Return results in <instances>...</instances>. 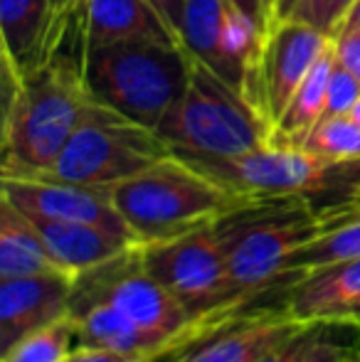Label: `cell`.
<instances>
[{"label": "cell", "mask_w": 360, "mask_h": 362, "mask_svg": "<svg viewBox=\"0 0 360 362\" xmlns=\"http://www.w3.org/2000/svg\"><path fill=\"white\" fill-rule=\"evenodd\" d=\"M341 362H356V355H351V358H346V360H341Z\"/></svg>", "instance_id": "836d02e7"}, {"label": "cell", "mask_w": 360, "mask_h": 362, "mask_svg": "<svg viewBox=\"0 0 360 362\" xmlns=\"http://www.w3.org/2000/svg\"><path fill=\"white\" fill-rule=\"evenodd\" d=\"M360 207V192L331 207H313L308 197H272L245 205L217 222L227 257L230 315H245L262 293L284 288V269L296 249Z\"/></svg>", "instance_id": "7a4b0ae2"}, {"label": "cell", "mask_w": 360, "mask_h": 362, "mask_svg": "<svg viewBox=\"0 0 360 362\" xmlns=\"http://www.w3.org/2000/svg\"><path fill=\"white\" fill-rule=\"evenodd\" d=\"M353 259H360V207L338 219L333 227L323 229L289 257L284 269V291L311 274L353 262Z\"/></svg>", "instance_id": "ffe728a7"}, {"label": "cell", "mask_w": 360, "mask_h": 362, "mask_svg": "<svg viewBox=\"0 0 360 362\" xmlns=\"http://www.w3.org/2000/svg\"><path fill=\"white\" fill-rule=\"evenodd\" d=\"M356 362H360V350H358V353H356Z\"/></svg>", "instance_id": "e575fe53"}, {"label": "cell", "mask_w": 360, "mask_h": 362, "mask_svg": "<svg viewBox=\"0 0 360 362\" xmlns=\"http://www.w3.org/2000/svg\"><path fill=\"white\" fill-rule=\"evenodd\" d=\"M3 197L28 215L96 224L139 242L116 210L109 187H89L52 177H3Z\"/></svg>", "instance_id": "7c38bea8"}, {"label": "cell", "mask_w": 360, "mask_h": 362, "mask_svg": "<svg viewBox=\"0 0 360 362\" xmlns=\"http://www.w3.org/2000/svg\"><path fill=\"white\" fill-rule=\"evenodd\" d=\"M333 64H336V42L331 40L323 54L316 59V64L311 67V72L306 74V79L301 81L296 94L291 96L281 119H279L277 131H274L277 144L301 148L303 139L321 121L323 109H326V91Z\"/></svg>", "instance_id": "44dd1931"}, {"label": "cell", "mask_w": 360, "mask_h": 362, "mask_svg": "<svg viewBox=\"0 0 360 362\" xmlns=\"http://www.w3.org/2000/svg\"><path fill=\"white\" fill-rule=\"evenodd\" d=\"M303 328L306 325L294 320L281 305L245 313L222 330L182 350L175 362H255Z\"/></svg>", "instance_id": "9a60e30c"}, {"label": "cell", "mask_w": 360, "mask_h": 362, "mask_svg": "<svg viewBox=\"0 0 360 362\" xmlns=\"http://www.w3.org/2000/svg\"><path fill=\"white\" fill-rule=\"evenodd\" d=\"M28 215V212H25ZM30 222L42 237L45 247L52 259L72 276H82L89 269H96L111 259L121 257L129 249L139 247L131 237L109 232L96 224L67 222V219H50L40 215H28Z\"/></svg>", "instance_id": "2e32d148"}, {"label": "cell", "mask_w": 360, "mask_h": 362, "mask_svg": "<svg viewBox=\"0 0 360 362\" xmlns=\"http://www.w3.org/2000/svg\"><path fill=\"white\" fill-rule=\"evenodd\" d=\"M37 274L67 272L52 259L30 217L3 197L0 200V281L37 276Z\"/></svg>", "instance_id": "d6986e66"}, {"label": "cell", "mask_w": 360, "mask_h": 362, "mask_svg": "<svg viewBox=\"0 0 360 362\" xmlns=\"http://www.w3.org/2000/svg\"><path fill=\"white\" fill-rule=\"evenodd\" d=\"M156 131L173 153L195 158H235L277 144L274 126L250 104L242 89L195 57L185 94Z\"/></svg>", "instance_id": "277c9868"}, {"label": "cell", "mask_w": 360, "mask_h": 362, "mask_svg": "<svg viewBox=\"0 0 360 362\" xmlns=\"http://www.w3.org/2000/svg\"><path fill=\"white\" fill-rule=\"evenodd\" d=\"M274 10H277V0H274Z\"/></svg>", "instance_id": "d590c367"}, {"label": "cell", "mask_w": 360, "mask_h": 362, "mask_svg": "<svg viewBox=\"0 0 360 362\" xmlns=\"http://www.w3.org/2000/svg\"><path fill=\"white\" fill-rule=\"evenodd\" d=\"M180 156V153H178ZM197 170L210 175L227 190L247 200H272V197H311L333 185L338 175L356 165H336L296 146L272 144L235 158H195ZM360 165V163H358Z\"/></svg>", "instance_id": "9c48e42d"}, {"label": "cell", "mask_w": 360, "mask_h": 362, "mask_svg": "<svg viewBox=\"0 0 360 362\" xmlns=\"http://www.w3.org/2000/svg\"><path fill=\"white\" fill-rule=\"evenodd\" d=\"M235 10H240L245 18H250L260 30L269 33L272 25L277 23V10L274 0H227Z\"/></svg>", "instance_id": "83f0119b"}, {"label": "cell", "mask_w": 360, "mask_h": 362, "mask_svg": "<svg viewBox=\"0 0 360 362\" xmlns=\"http://www.w3.org/2000/svg\"><path fill=\"white\" fill-rule=\"evenodd\" d=\"M170 153L158 131L91 99L77 131L45 177L111 190Z\"/></svg>", "instance_id": "52a82bcc"}, {"label": "cell", "mask_w": 360, "mask_h": 362, "mask_svg": "<svg viewBox=\"0 0 360 362\" xmlns=\"http://www.w3.org/2000/svg\"><path fill=\"white\" fill-rule=\"evenodd\" d=\"M343 28H360V0H356V5L351 8V13L346 15V20H343V25H341V30Z\"/></svg>", "instance_id": "1f68e13d"}, {"label": "cell", "mask_w": 360, "mask_h": 362, "mask_svg": "<svg viewBox=\"0 0 360 362\" xmlns=\"http://www.w3.org/2000/svg\"><path fill=\"white\" fill-rule=\"evenodd\" d=\"M360 350V328L351 325H306L301 333L255 362H341Z\"/></svg>", "instance_id": "7402d4cb"}, {"label": "cell", "mask_w": 360, "mask_h": 362, "mask_svg": "<svg viewBox=\"0 0 360 362\" xmlns=\"http://www.w3.org/2000/svg\"><path fill=\"white\" fill-rule=\"evenodd\" d=\"M91 99L82 54L57 49L25 76L3 62V177L47 175Z\"/></svg>", "instance_id": "6da1fadb"}, {"label": "cell", "mask_w": 360, "mask_h": 362, "mask_svg": "<svg viewBox=\"0 0 360 362\" xmlns=\"http://www.w3.org/2000/svg\"><path fill=\"white\" fill-rule=\"evenodd\" d=\"M360 96V81L353 72H348L336 57V64H333L331 79H328V91H326V109H323L321 119H328V116H343L353 109V104Z\"/></svg>", "instance_id": "484cf974"}, {"label": "cell", "mask_w": 360, "mask_h": 362, "mask_svg": "<svg viewBox=\"0 0 360 362\" xmlns=\"http://www.w3.org/2000/svg\"><path fill=\"white\" fill-rule=\"evenodd\" d=\"M267 33L227 0H185L182 47L242 89L247 64L257 57Z\"/></svg>", "instance_id": "8fae6325"}, {"label": "cell", "mask_w": 360, "mask_h": 362, "mask_svg": "<svg viewBox=\"0 0 360 362\" xmlns=\"http://www.w3.org/2000/svg\"><path fill=\"white\" fill-rule=\"evenodd\" d=\"M348 116H351V119L356 121V124L360 126V96H358V101H356V104H353V109L348 111Z\"/></svg>", "instance_id": "d6a6232c"}, {"label": "cell", "mask_w": 360, "mask_h": 362, "mask_svg": "<svg viewBox=\"0 0 360 362\" xmlns=\"http://www.w3.org/2000/svg\"><path fill=\"white\" fill-rule=\"evenodd\" d=\"M161 18L166 20L168 30L182 42V18H185V0H149Z\"/></svg>", "instance_id": "f1b7e54d"}, {"label": "cell", "mask_w": 360, "mask_h": 362, "mask_svg": "<svg viewBox=\"0 0 360 362\" xmlns=\"http://www.w3.org/2000/svg\"><path fill=\"white\" fill-rule=\"evenodd\" d=\"M353 5L356 0H298L291 18L321 30L328 37H336Z\"/></svg>", "instance_id": "d4e9b609"}, {"label": "cell", "mask_w": 360, "mask_h": 362, "mask_svg": "<svg viewBox=\"0 0 360 362\" xmlns=\"http://www.w3.org/2000/svg\"><path fill=\"white\" fill-rule=\"evenodd\" d=\"M74 348H77V325L67 313L64 318L25 335L8 350H3L0 362H64Z\"/></svg>", "instance_id": "603a6c76"}, {"label": "cell", "mask_w": 360, "mask_h": 362, "mask_svg": "<svg viewBox=\"0 0 360 362\" xmlns=\"http://www.w3.org/2000/svg\"><path fill=\"white\" fill-rule=\"evenodd\" d=\"M281 308L303 325L360 328V259L323 269L284 291Z\"/></svg>", "instance_id": "5bb4252c"}, {"label": "cell", "mask_w": 360, "mask_h": 362, "mask_svg": "<svg viewBox=\"0 0 360 362\" xmlns=\"http://www.w3.org/2000/svg\"><path fill=\"white\" fill-rule=\"evenodd\" d=\"M74 281L77 279L69 274L0 281V348L8 350L25 335L64 318L72 303Z\"/></svg>", "instance_id": "4fadbf2b"}, {"label": "cell", "mask_w": 360, "mask_h": 362, "mask_svg": "<svg viewBox=\"0 0 360 362\" xmlns=\"http://www.w3.org/2000/svg\"><path fill=\"white\" fill-rule=\"evenodd\" d=\"M111 197L139 244L197 232L257 202L227 190L178 153L114 185Z\"/></svg>", "instance_id": "3957f363"}, {"label": "cell", "mask_w": 360, "mask_h": 362, "mask_svg": "<svg viewBox=\"0 0 360 362\" xmlns=\"http://www.w3.org/2000/svg\"><path fill=\"white\" fill-rule=\"evenodd\" d=\"M190 62L182 45L116 42L84 52V76L94 99L156 131L185 94Z\"/></svg>", "instance_id": "5b68a950"}, {"label": "cell", "mask_w": 360, "mask_h": 362, "mask_svg": "<svg viewBox=\"0 0 360 362\" xmlns=\"http://www.w3.org/2000/svg\"><path fill=\"white\" fill-rule=\"evenodd\" d=\"M52 0H0L3 62L20 76L50 59Z\"/></svg>", "instance_id": "ac0fdd59"}, {"label": "cell", "mask_w": 360, "mask_h": 362, "mask_svg": "<svg viewBox=\"0 0 360 362\" xmlns=\"http://www.w3.org/2000/svg\"><path fill=\"white\" fill-rule=\"evenodd\" d=\"M136 358L121 353H111V350H99V348H74L64 362H131Z\"/></svg>", "instance_id": "f546056e"}, {"label": "cell", "mask_w": 360, "mask_h": 362, "mask_svg": "<svg viewBox=\"0 0 360 362\" xmlns=\"http://www.w3.org/2000/svg\"><path fill=\"white\" fill-rule=\"evenodd\" d=\"M146 272L158 279L195 318L212 325L232 323L242 315H230L227 300V257L217 224L182 234L166 242L141 244Z\"/></svg>", "instance_id": "ba28073f"}, {"label": "cell", "mask_w": 360, "mask_h": 362, "mask_svg": "<svg viewBox=\"0 0 360 362\" xmlns=\"http://www.w3.org/2000/svg\"><path fill=\"white\" fill-rule=\"evenodd\" d=\"M139 247L77 276L72 298L109 303L146 335H151L168 355H180L190 345L225 328L195 318L158 279L151 276L141 262Z\"/></svg>", "instance_id": "8992f818"}, {"label": "cell", "mask_w": 360, "mask_h": 362, "mask_svg": "<svg viewBox=\"0 0 360 362\" xmlns=\"http://www.w3.org/2000/svg\"><path fill=\"white\" fill-rule=\"evenodd\" d=\"M336 42V57L348 72H353L360 81V28H343L333 37Z\"/></svg>", "instance_id": "4316f807"}, {"label": "cell", "mask_w": 360, "mask_h": 362, "mask_svg": "<svg viewBox=\"0 0 360 362\" xmlns=\"http://www.w3.org/2000/svg\"><path fill=\"white\" fill-rule=\"evenodd\" d=\"M331 40L321 30L294 18L277 20L267 33L257 57L247 64L242 94L269 121L274 131L291 96Z\"/></svg>", "instance_id": "30bf717a"}, {"label": "cell", "mask_w": 360, "mask_h": 362, "mask_svg": "<svg viewBox=\"0 0 360 362\" xmlns=\"http://www.w3.org/2000/svg\"><path fill=\"white\" fill-rule=\"evenodd\" d=\"M298 5V0H277V20L291 18L294 8Z\"/></svg>", "instance_id": "4dcf8cb0"}, {"label": "cell", "mask_w": 360, "mask_h": 362, "mask_svg": "<svg viewBox=\"0 0 360 362\" xmlns=\"http://www.w3.org/2000/svg\"><path fill=\"white\" fill-rule=\"evenodd\" d=\"M116 42L182 45L149 0H91L84 28V52Z\"/></svg>", "instance_id": "e0dca14e"}, {"label": "cell", "mask_w": 360, "mask_h": 362, "mask_svg": "<svg viewBox=\"0 0 360 362\" xmlns=\"http://www.w3.org/2000/svg\"><path fill=\"white\" fill-rule=\"evenodd\" d=\"M303 151L323 158L336 165H358L360 163V126L348 114L321 119L303 139Z\"/></svg>", "instance_id": "cb8c5ba5"}]
</instances>
